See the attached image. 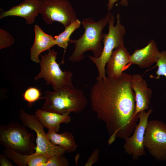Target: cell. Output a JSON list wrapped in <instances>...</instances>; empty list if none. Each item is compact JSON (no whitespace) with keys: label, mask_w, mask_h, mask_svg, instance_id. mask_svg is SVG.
I'll use <instances>...</instances> for the list:
<instances>
[{"label":"cell","mask_w":166,"mask_h":166,"mask_svg":"<svg viewBox=\"0 0 166 166\" xmlns=\"http://www.w3.org/2000/svg\"><path fill=\"white\" fill-rule=\"evenodd\" d=\"M96 80L90 94L91 108L97 119L105 124L110 145L117 138L124 139L131 135L139 121L135 116L132 75L123 72L118 77Z\"/></svg>","instance_id":"obj_1"},{"label":"cell","mask_w":166,"mask_h":166,"mask_svg":"<svg viewBox=\"0 0 166 166\" xmlns=\"http://www.w3.org/2000/svg\"><path fill=\"white\" fill-rule=\"evenodd\" d=\"M110 12L107 13L105 17L97 22L91 18L83 19L81 22L84 29V34L77 39H70L69 43L74 45L73 52L69 58L72 62H77L84 58V53L91 51L95 57H99L103 49L102 45L104 34L103 33L104 27L108 23L112 15Z\"/></svg>","instance_id":"obj_2"},{"label":"cell","mask_w":166,"mask_h":166,"mask_svg":"<svg viewBox=\"0 0 166 166\" xmlns=\"http://www.w3.org/2000/svg\"><path fill=\"white\" fill-rule=\"evenodd\" d=\"M43 99L45 101L42 109L61 114L80 113L85 109L87 103L82 91L69 86L53 91H46Z\"/></svg>","instance_id":"obj_3"},{"label":"cell","mask_w":166,"mask_h":166,"mask_svg":"<svg viewBox=\"0 0 166 166\" xmlns=\"http://www.w3.org/2000/svg\"><path fill=\"white\" fill-rule=\"evenodd\" d=\"M26 128L17 122L0 125V144L21 154L34 153L36 147L34 136Z\"/></svg>","instance_id":"obj_4"},{"label":"cell","mask_w":166,"mask_h":166,"mask_svg":"<svg viewBox=\"0 0 166 166\" xmlns=\"http://www.w3.org/2000/svg\"><path fill=\"white\" fill-rule=\"evenodd\" d=\"M120 17V14L117 13L116 24L114 26V17L112 14L111 15L108 22V32L107 34H104L103 40V48L100 56L98 57L88 56L97 68L99 75L97 78L98 79L106 77L105 67L113 50L124 45V37L126 30L125 27L121 23Z\"/></svg>","instance_id":"obj_5"},{"label":"cell","mask_w":166,"mask_h":166,"mask_svg":"<svg viewBox=\"0 0 166 166\" xmlns=\"http://www.w3.org/2000/svg\"><path fill=\"white\" fill-rule=\"evenodd\" d=\"M57 53L53 49L49 50L47 53L41 54L40 70L34 77L35 81L43 78L47 85H52L53 90L68 86L73 87V74L69 71H63L61 69L56 61Z\"/></svg>","instance_id":"obj_6"},{"label":"cell","mask_w":166,"mask_h":166,"mask_svg":"<svg viewBox=\"0 0 166 166\" xmlns=\"http://www.w3.org/2000/svg\"><path fill=\"white\" fill-rule=\"evenodd\" d=\"M19 119L26 128L34 131L36 134L35 153L49 156L57 154H64L67 152L63 148L53 144L48 138L44 127L35 115L28 113L21 109Z\"/></svg>","instance_id":"obj_7"},{"label":"cell","mask_w":166,"mask_h":166,"mask_svg":"<svg viewBox=\"0 0 166 166\" xmlns=\"http://www.w3.org/2000/svg\"><path fill=\"white\" fill-rule=\"evenodd\" d=\"M41 0L40 14L47 24L57 22L65 28L78 19L73 6L68 0Z\"/></svg>","instance_id":"obj_8"},{"label":"cell","mask_w":166,"mask_h":166,"mask_svg":"<svg viewBox=\"0 0 166 166\" xmlns=\"http://www.w3.org/2000/svg\"><path fill=\"white\" fill-rule=\"evenodd\" d=\"M144 145L149 154L159 161L166 160V124L156 120L148 121Z\"/></svg>","instance_id":"obj_9"},{"label":"cell","mask_w":166,"mask_h":166,"mask_svg":"<svg viewBox=\"0 0 166 166\" xmlns=\"http://www.w3.org/2000/svg\"><path fill=\"white\" fill-rule=\"evenodd\" d=\"M152 108L147 112H140L138 115L139 123L136 127L132 135L124 139L123 148L125 152L134 160L146 155L144 145V135L149 117L152 113Z\"/></svg>","instance_id":"obj_10"},{"label":"cell","mask_w":166,"mask_h":166,"mask_svg":"<svg viewBox=\"0 0 166 166\" xmlns=\"http://www.w3.org/2000/svg\"><path fill=\"white\" fill-rule=\"evenodd\" d=\"M41 0H24L9 10L1 11L0 19L10 16L20 17L25 19L27 24H32L41 13Z\"/></svg>","instance_id":"obj_11"},{"label":"cell","mask_w":166,"mask_h":166,"mask_svg":"<svg viewBox=\"0 0 166 166\" xmlns=\"http://www.w3.org/2000/svg\"><path fill=\"white\" fill-rule=\"evenodd\" d=\"M132 85L135 95V116L138 117L140 112L148 109L152 91L148 87L146 81L139 74L132 75Z\"/></svg>","instance_id":"obj_12"},{"label":"cell","mask_w":166,"mask_h":166,"mask_svg":"<svg viewBox=\"0 0 166 166\" xmlns=\"http://www.w3.org/2000/svg\"><path fill=\"white\" fill-rule=\"evenodd\" d=\"M160 55L156 42L152 39L144 47L134 51L130 56L129 64L141 68H148L156 63Z\"/></svg>","instance_id":"obj_13"},{"label":"cell","mask_w":166,"mask_h":166,"mask_svg":"<svg viewBox=\"0 0 166 166\" xmlns=\"http://www.w3.org/2000/svg\"><path fill=\"white\" fill-rule=\"evenodd\" d=\"M131 55L124 45L114 49L106 64V73L108 77H116L121 75L129 64Z\"/></svg>","instance_id":"obj_14"},{"label":"cell","mask_w":166,"mask_h":166,"mask_svg":"<svg viewBox=\"0 0 166 166\" xmlns=\"http://www.w3.org/2000/svg\"><path fill=\"white\" fill-rule=\"evenodd\" d=\"M34 30L35 38L30 50V57L32 61L39 63L41 53L50 50L56 44L54 37L44 32L39 26L35 25Z\"/></svg>","instance_id":"obj_15"},{"label":"cell","mask_w":166,"mask_h":166,"mask_svg":"<svg viewBox=\"0 0 166 166\" xmlns=\"http://www.w3.org/2000/svg\"><path fill=\"white\" fill-rule=\"evenodd\" d=\"M3 152L8 158L19 166H43L49 157L48 156L34 153L30 155L22 154L6 147Z\"/></svg>","instance_id":"obj_16"},{"label":"cell","mask_w":166,"mask_h":166,"mask_svg":"<svg viewBox=\"0 0 166 166\" xmlns=\"http://www.w3.org/2000/svg\"><path fill=\"white\" fill-rule=\"evenodd\" d=\"M69 113L61 114L38 109L35 112V115L39 119L43 126L49 130L58 133L60 124H68L71 121Z\"/></svg>","instance_id":"obj_17"},{"label":"cell","mask_w":166,"mask_h":166,"mask_svg":"<svg viewBox=\"0 0 166 166\" xmlns=\"http://www.w3.org/2000/svg\"><path fill=\"white\" fill-rule=\"evenodd\" d=\"M46 134L48 139L53 144L64 148L68 153L76 151L77 145L72 133L65 132L59 134L48 130Z\"/></svg>","instance_id":"obj_18"},{"label":"cell","mask_w":166,"mask_h":166,"mask_svg":"<svg viewBox=\"0 0 166 166\" xmlns=\"http://www.w3.org/2000/svg\"><path fill=\"white\" fill-rule=\"evenodd\" d=\"M81 22L77 19L65 28L64 30L54 37L56 45L64 49V53L68 45L71 34L80 26Z\"/></svg>","instance_id":"obj_19"},{"label":"cell","mask_w":166,"mask_h":166,"mask_svg":"<svg viewBox=\"0 0 166 166\" xmlns=\"http://www.w3.org/2000/svg\"><path fill=\"white\" fill-rule=\"evenodd\" d=\"M41 93L38 88L34 87H30L25 91L23 95L24 99L26 101L29 106H31L33 104L38 100L43 99L41 97Z\"/></svg>","instance_id":"obj_20"},{"label":"cell","mask_w":166,"mask_h":166,"mask_svg":"<svg viewBox=\"0 0 166 166\" xmlns=\"http://www.w3.org/2000/svg\"><path fill=\"white\" fill-rule=\"evenodd\" d=\"M63 155L57 154L49 156L44 166H69V162Z\"/></svg>","instance_id":"obj_21"},{"label":"cell","mask_w":166,"mask_h":166,"mask_svg":"<svg viewBox=\"0 0 166 166\" xmlns=\"http://www.w3.org/2000/svg\"><path fill=\"white\" fill-rule=\"evenodd\" d=\"M156 66L158 67V69L155 73L157 76H152V77L159 79L160 76L166 77V50L160 52V55L156 62Z\"/></svg>","instance_id":"obj_22"},{"label":"cell","mask_w":166,"mask_h":166,"mask_svg":"<svg viewBox=\"0 0 166 166\" xmlns=\"http://www.w3.org/2000/svg\"><path fill=\"white\" fill-rule=\"evenodd\" d=\"M14 42V38L9 32L3 29H0V49L11 46Z\"/></svg>","instance_id":"obj_23"},{"label":"cell","mask_w":166,"mask_h":166,"mask_svg":"<svg viewBox=\"0 0 166 166\" xmlns=\"http://www.w3.org/2000/svg\"><path fill=\"white\" fill-rule=\"evenodd\" d=\"M99 148L95 149L90 156L84 166H91L94 163L97 162L99 158Z\"/></svg>","instance_id":"obj_24"},{"label":"cell","mask_w":166,"mask_h":166,"mask_svg":"<svg viewBox=\"0 0 166 166\" xmlns=\"http://www.w3.org/2000/svg\"><path fill=\"white\" fill-rule=\"evenodd\" d=\"M119 0H108L107 4V9L110 11L113 8L114 4ZM119 4L122 6H126L128 5V0H120Z\"/></svg>","instance_id":"obj_25"},{"label":"cell","mask_w":166,"mask_h":166,"mask_svg":"<svg viewBox=\"0 0 166 166\" xmlns=\"http://www.w3.org/2000/svg\"><path fill=\"white\" fill-rule=\"evenodd\" d=\"M8 159L4 154H0V165L1 166H14Z\"/></svg>","instance_id":"obj_26"}]
</instances>
